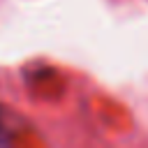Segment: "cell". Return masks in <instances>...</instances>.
I'll return each instance as SVG.
<instances>
[{"mask_svg":"<svg viewBox=\"0 0 148 148\" xmlns=\"http://www.w3.org/2000/svg\"><path fill=\"white\" fill-rule=\"evenodd\" d=\"M7 141V130H5V123H2V113H0V143Z\"/></svg>","mask_w":148,"mask_h":148,"instance_id":"obj_1","label":"cell"}]
</instances>
